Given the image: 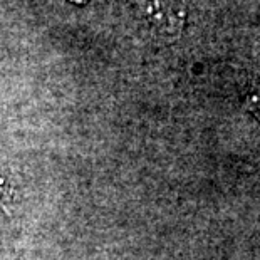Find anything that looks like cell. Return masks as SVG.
<instances>
[{
  "mask_svg": "<svg viewBox=\"0 0 260 260\" xmlns=\"http://www.w3.org/2000/svg\"><path fill=\"white\" fill-rule=\"evenodd\" d=\"M245 104H247L248 111L253 114V118L260 123V89L253 91L252 94H248Z\"/></svg>",
  "mask_w": 260,
  "mask_h": 260,
  "instance_id": "2",
  "label": "cell"
},
{
  "mask_svg": "<svg viewBox=\"0 0 260 260\" xmlns=\"http://www.w3.org/2000/svg\"><path fill=\"white\" fill-rule=\"evenodd\" d=\"M0 208H4V203H2V200H0Z\"/></svg>",
  "mask_w": 260,
  "mask_h": 260,
  "instance_id": "3",
  "label": "cell"
},
{
  "mask_svg": "<svg viewBox=\"0 0 260 260\" xmlns=\"http://www.w3.org/2000/svg\"><path fill=\"white\" fill-rule=\"evenodd\" d=\"M138 15L159 39L175 41L185 30L188 9L185 0H131Z\"/></svg>",
  "mask_w": 260,
  "mask_h": 260,
  "instance_id": "1",
  "label": "cell"
}]
</instances>
